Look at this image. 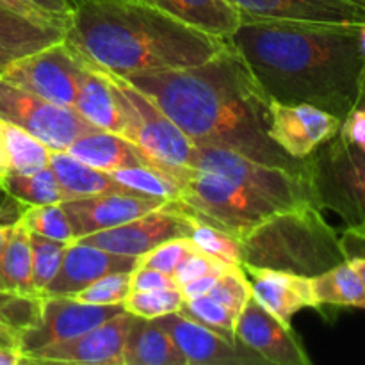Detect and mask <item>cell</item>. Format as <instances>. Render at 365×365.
Listing matches in <instances>:
<instances>
[{
  "label": "cell",
  "instance_id": "1",
  "mask_svg": "<svg viewBox=\"0 0 365 365\" xmlns=\"http://www.w3.org/2000/svg\"><path fill=\"white\" fill-rule=\"evenodd\" d=\"M195 145L234 150L255 163L307 173V159L287 155L269 135V98L228 43L198 66L127 77Z\"/></svg>",
  "mask_w": 365,
  "mask_h": 365
},
{
  "label": "cell",
  "instance_id": "2",
  "mask_svg": "<svg viewBox=\"0 0 365 365\" xmlns=\"http://www.w3.org/2000/svg\"><path fill=\"white\" fill-rule=\"evenodd\" d=\"M269 102L310 103L344 120L360 102V25L241 20L228 38Z\"/></svg>",
  "mask_w": 365,
  "mask_h": 365
},
{
  "label": "cell",
  "instance_id": "3",
  "mask_svg": "<svg viewBox=\"0 0 365 365\" xmlns=\"http://www.w3.org/2000/svg\"><path fill=\"white\" fill-rule=\"evenodd\" d=\"M64 41L88 64L125 78L198 66L228 46L146 0H78Z\"/></svg>",
  "mask_w": 365,
  "mask_h": 365
},
{
  "label": "cell",
  "instance_id": "4",
  "mask_svg": "<svg viewBox=\"0 0 365 365\" xmlns=\"http://www.w3.org/2000/svg\"><path fill=\"white\" fill-rule=\"evenodd\" d=\"M242 266L316 277L344 262L337 230L319 207L303 203L273 214L241 237Z\"/></svg>",
  "mask_w": 365,
  "mask_h": 365
},
{
  "label": "cell",
  "instance_id": "5",
  "mask_svg": "<svg viewBox=\"0 0 365 365\" xmlns=\"http://www.w3.org/2000/svg\"><path fill=\"white\" fill-rule=\"evenodd\" d=\"M182 210L241 239L273 214L294 209L227 175L191 166H177Z\"/></svg>",
  "mask_w": 365,
  "mask_h": 365
},
{
  "label": "cell",
  "instance_id": "6",
  "mask_svg": "<svg viewBox=\"0 0 365 365\" xmlns=\"http://www.w3.org/2000/svg\"><path fill=\"white\" fill-rule=\"evenodd\" d=\"M314 205L328 209L346 228H365V150L335 135L307 157Z\"/></svg>",
  "mask_w": 365,
  "mask_h": 365
},
{
  "label": "cell",
  "instance_id": "7",
  "mask_svg": "<svg viewBox=\"0 0 365 365\" xmlns=\"http://www.w3.org/2000/svg\"><path fill=\"white\" fill-rule=\"evenodd\" d=\"M100 71L120 109L123 121L121 135L163 163L191 166L195 159V143L170 120V116L128 78Z\"/></svg>",
  "mask_w": 365,
  "mask_h": 365
},
{
  "label": "cell",
  "instance_id": "8",
  "mask_svg": "<svg viewBox=\"0 0 365 365\" xmlns=\"http://www.w3.org/2000/svg\"><path fill=\"white\" fill-rule=\"evenodd\" d=\"M0 120L24 128L50 150H66L77 138L93 130L91 123L71 107L59 106L0 77Z\"/></svg>",
  "mask_w": 365,
  "mask_h": 365
},
{
  "label": "cell",
  "instance_id": "9",
  "mask_svg": "<svg viewBox=\"0 0 365 365\" xmlns=\"http://www.w3.org/2000/svg\"><path fill=\"white\" fill-rule=\"evenodd\" d=\"M86 68L88 63L63 39L13 61L0 77L50 102L73 107Z\"/></svg>",
  "mask_w": 365,
  "mask_h": 365
},
{
  "label": "cell",
  "instance_id": "10",
  "mask_svg": "<svg viewBox=\"0 0 365 365\" xmlns=\"http://www.w3.org/2000/svg\"><path fill=\"white\" fill-rule=\"evenodd\" d=\"M189 232H191V216L182 210L178 200H168L159 209L138 220L84 235L75 239L73 242L95 246L118 255L141 257L160 242L175 237H189Z\"/></svg>",
  "mask_w": 365,
  "mask_h": 365
},
{
  "label": "cell",
  "instance_id": "11",
  "mask_svg": "<svg viewBox=\"0 0 365 365\" xmlns=\"http://www.w3.org/2000/svg\"><path fill=\"white\" fill-rule=\"evenodd\" d=\"M123 310V305H91L70 296H45L41 319L32 330L18 337V348L24 356L32 355L39 349L78 337Z\"/></svg>",
  "mask_w": 365,
  "mask_h": 365
},
{
  "label": "cell",
  "instance_id": "12",
  "mask_svg": "<svg viewBox=\"0 0 365 365\" xmlns=\"http://www.w3.org/2000/svg\"><path fill=\"white\" fill-rule=\"evenodd\" d=\"M341 118L310 103L269 102V135L287 155L305 160L341 130Z\"/></svg>",
  "mask_w": 365,
  "mask_h": 365
},
{
  "label": "cell",
  "instance_id": "13",
  "mask_svg": "<svg viewBox=\"0 0 365 365\" xmlns=\"http://www.w3.org/2000/svg\"><path fill=\"white\" fill-rule=\"evenodd\" d=\"M134 314H116L100 327L24 356V364H78L123 365V344Z\"/></svg>",
  "mask_w": 365,
  "mask_h": 365
},
{
  "label": "cell",
  "instance_id": "14",
  "mask_svg": "<svg viewBox=\"0 0 365 365\" xmlns=\"http://www.w3.org/2000/svg\"><path fill=\"white\" fill-rule=\"evenodd\" d=\"M155 323L171 335L187 365H266L267 362L242 342L228 341L212 328L182 312L157 317Z\"/></svg>",
  "mask_w": 365,
  "mask_h": 365
},
{
  "label": "cell",
  "instance_id": "15",
  "mask_svg": "<svg viewBox=\"0 0 365 365\" xmlns=\"http://www.w3.org/2000/svg\"><path fill=\"white\" fill-rule=\"evenodd\" d=\"M235 339L259 353L267 364L274 365H310L302 341L292 327H285L271 312H267L255 298L246 302L237 319Z\"/></svg>",
  "mask_w": 365,
  "mask_h": 365
},
{
  "label": "cell",
  "instance_id": "16",
  "mask_svg": "<svg viewBox=\"0 0 365 365\" xmlns=\"http://www.w3.org/2000/svg\"><path fill=\"white\" fill-rule=\"evenodd\" d=\"M168 200L143 195H96L61 203L70 221L73 241L95 232L120 227L159 209Z\"/></svg>",
  "mask_w": 365,
  "mask_h": 365
},
{
  "label": "cell",
  "instance_id": "17",
  "mask_svg": "<svg viewBox=\"0 0 365 365\" xmlns=\"http://www.w3.org/2000/svg\"><path fill=\"white\" fill-rule=\"evenodd\" d=\"M241 20L365 24V0H228Z\"/></svg>",
  "mask_w": 365,
  "mask_h": 365
},
{
  "label": "cell",
  "instance_id": "18",
  "mask_svg": "<svg viewBox=\"0 0 365 365\" xmlns=\"http://www.w3.org/2000/svg\"><path fill=\"white\" fill-rule=\"evenodd\" d=\"M139 257L118 255L95 246L71 242L66 246L59 271L50 280L43 296H73L98 278L120 271H132Z\"/></svg>",
  "mask_w": 365,
  "mask_h": 365
},
{
  "label": "cell",
  "instance_id": "19",
  "mask_svg": "<svg viewBox=\"0 0 365 365\" xmlns=\"http://www.w3.org/2000/svg\"><path fill=\"white\" fill-rule=\"evenodd\" d=\"M242 269L252 285L253 298L285 327H291L292 316L299 310L319 309L314 296L312 277L252 266H242Z\"/></svg>",
  "mask_w": 365,
  "mask_h": 365
},
{
  "label": "cell",
  "instance_id": "20",
  "mask_svg": "<svg viewBox=\"0 0 365 365\" xmlns=\"http://www.w3.org/2000/svg\"><path fill=\"white\" fill-rule=\"evenodd\" d=\"M64 152L96 170L107 171V173L138 166H150L166 173L168 163H163L150 153L143 152L138 145L128 141L123 135L100 130V128H93V130L82 134Z\"/></svg>",
  "mask_w": 365,
  "mask_h": 365
},
{
  "label": "cell",
  "instance_id": "21",
  "mask_svg": "<svg viewBox=\"0 0 365 365\" xmlns=\"http://www.w3.org/2000/svg\"><path fill=\"white\" fill-rule=\"evenodd\" d=\"M66 27L24 16L0 4V73L20 57L64 39Z\"/></svg>",
  "mask_w": 365,
  "mask_h": 365
},
{
  "label": "cell",
  "instance_id": "22",
  "mask_svg": "<svg viewBox=\"0 0 365 365\" xmlns=\"http://www.w3.org/2000/svg\"><path fill=\"white\" fill-rule=\"evenodd\" d=\"M48 166L52 168L59 180L64 200L86 198V196L96 195H141V192L114 180L107 171L89 166V164L75 159L64 150H50Z\"/></svg>",
  "mask_w": 365,
  "mask_h": 365
},
{
  "label": "cell",
  "instance_id": "23",
  "mask_svg": "<svg viewBox=\"0 0 365 365\" xmlns=\"http://www.w3.org/2000/svg\"><path fill=\"white\" fill-rule=\"evenodd\" d=\"M192 29L227 39L241 24V13L228 0H146Z\"/></svg>",
  "mask_w": 365,
  "mask_h": 365
},
{
  "label": "cell",
  "instance_id": "24",
  "mask_svg": "<svg viewBox=\"0 0 365 365\" xmlns=\"http://www.w3.org/2000/svg\"><path fill=\"white\" fill-rule=\"evenodd\" d=\"M123 365H187V360L155 319L134 316L123 344Z\"/></svg>",
  "mask_w": 365,
  "mask_h": 365
},
{
  "label": "cell",
  "instance_id": "25",
  "mask_svg": "<svg viewBox=\"0 0 365 365\" xmlns=\"http://www.w3.org/2000/svg\"><path fill=\"white\" fill-rule=\"evenodd\" d=\"M71 109L100 130L123 134V121H121L118 103L106 77L96 66L88 64L86 68L78 82L77 98Z\"/></svg>",
  "mask_w": 365,
  "mask_h": 365
},
{
  "label": "cell",
  "instance_id": "26",
  "mask_svg": "<svg viewBox=\"0 0 365 365\" xmlns=\"http://www.w3.org/2000/svg\"><path fill=\"white\" fill-rule=\"evenodd\" d=\"M50 148L24 128L0 120V177L36 173L48 166Z\"/></svg>",
  "mask_w": 365,
  "mask_h": 365
},
{
  "label": "cell",
  "instance_id": "27",
  "mask_svg": "<svg viewBox=\"0 0 365 365\" xmlns=\"http://www.w3.org/2000/svg\"><path fill=\"white\" fill-rule=\"evenodd\" d=\"M312 289L319 307L331 305L360 309L365 299L362 280L348 260L312 277Z\"/></svg>",
  "mask_w": 365,
  "mask_h": 365
},
{
  "label": "cell",
  "instance_id": "28",
  "mask_svg": "<svg viewBox=\"0 0 365 365\" xmlns=\"http://www.w3.org/2000/svg\"><path fill=\"white\" fill-rule=\"evenodd\" d=\"M0 282L4 289L21 292L32 291V250L31 234L20 223L13 225L0 257Z\"/></svg>",
  "mask_w": 365,
  "mask_h": 365
},
{
  "label": "cell",
  "instance_id": "29",
  "mask_svg": "<svg viewBox=\"0 0 365 365\" xmlns=\"http://www.w3.org/2000/svg\"><path fill=\"white\" fill-rule=\"evenodd\" d=\"M0 185L7 196L20 202L24 207L64 202V192L50 166L43 168L36 173L0 177Z\"/></svg>",
  "mask_w": 365,
  "mask_h": 365
},
{
  "label": "cell",
  "instance_id": "30",
  "mask_svg": "<svg viewBox=\"0 0 365 365\" xmlns=\"http://www.w3.org/2000/svg\"><path fill=\"white\" fill-rule=\"evenodd\" d=\"M43 302L45 296L38 292L0 289V324L20 337L39 323Z\"/></svg>",
  "mask_w": 365,
  "mask_h": 365
},
{
  "label": "cell",
  "instance_id": "31",
  "mask_svg": "<svg viewBox=\"0 0 365 365\" xmlns=\"http://www.w3.org/2000/svg\"><path fill=\"white\" fill-rule=\"evenodd\" d=\"M110 177L120 184L134 189L145 196H155L164 200H178L182 185L170 175L150 166L123 168V170L109 171Z\"/></svg>",
  "mask_w": 365,
  "mask_h": 365
},
{
  "label": "cell",
  "instance_id": "32",
  "mask_svg": "<svg viewBox=\"0 0 365 365\" xmlns=\"http://www.w3.org/2000/svg\"><path fill=\"white\" fill-rule=\"evenodd\" d=\"M189 216H191V214H189ZM189 239H191L200 250L217 257V259H221L223 262L242 267L241 239L235 237L230 232H225L221 230V228L212 227V225L205 223V221H200L196 220L195 216H191V232H189Z\"/></svg>",
  "mask_w": 365,
  "mask_h": 365
},
{
  "label": "cell",
  "instance_id": "33",
  "mask_svg": "<svg viewBox=\"0 0 365 365\" xmlns=\"http://www.w3.org/2000/svg\"><path fill=\"white\" fill-rule=\"evenodd\" d=\"M20 223L31 234L43 235L46 239L66 242V245L73 242V232H71L70 221H68L61 203L24 207Z\"/></svg>",
  "mask_w": 365,
  "mask_h": 365
},
{
  "label": "cell",
  "instance_id": "34",
  "mask_svg": "<svg viewBox=\"0 0 365 365\" xmlns=\"http://www.w3.org/2000/svg\"><path fill=\"white\" fill-rule=\"evenodd\" d=\"M180 312L191 317V319L198 321V323L205 324V327L212 328L217 334L227 337L228 341H237L235 339V328H237L239 316L232 312L228 307H225L223 303L209 298L207 294L200 296V298L184 299Z\"/></svg>",
  "mask_w": 365,
  "mask_h": 365
},
{
  "label": "cell",
  "instance_id": "35",
  "mask_svg": "<svg viewBox=\"0 0 365 365\" xmlns=\"http://www.w3.org/2000/svg\"><path fill=\"white\" fill-rule=\"evenodd\" d=\"M31 234V232H29ZM66 242L52 241L43 235L31 234L32 250V291L41 294L59 271Z\"/></svg>",
  "mask_w": 365,
  "mask_h": 365
},
{
  "label": "cell",
  "instance_id": "36",
  "mask_svg": "<svg viewBox=\"0 0 365 365\" xmlns=\"http://www.w3.org/2000/svg\"><path fill=\"white\" fill-rule=\"evenodd\" d=\"M184 296L180 289H155V291L130 292L125 298L123 307L127 312L145 319H157L171 312H180Z\"/></svg>",
  "mask_w": 365,
  "mask_h": 365
},
{
  "label": "cell",
  "instance_id": "37",
  "mask_svg": "<svg viewBox=\"0 0 365 365\" xmlns=\"http://www.w3.org/2000/svg\"><path fill=\"white\" fill-rule=\"evenodd\" d=\"M130 292V271H120L98 278L70 298L91 305H123Z\"/></svg>",
  "mask_w": 365,
  "mask_h": 365
},
{
  "label": "cell",
  "instance_id": "38",
  "mask_svg": "<svg viewBox=\"0 0 365 365\" xmlns=\"http://www.w3.org/2000/svg\"><path fill=\"white\" fill-rule=\"evenodd\" d=\"M207 296L223 303L232 312L241 316V310L245 309L246 302L252 298V285H250L245 269L235 267V269L221 274L216 284L212 285V289L207 292Z\"/></svg>",
  "mask_w": 365,
  "mask_h": 365
},
{
  "label": "cell",
  "instance_id": "39",
  "mask_svg": "<svg viewBox=\"0 0 365 365\" xmlns=\"http://www.w3.org/2000/svg\"><path fill=\"white\" fill-rule=\"evenodd\" d=\"M200 250L189 237H175L170 241L160 242L153 250L146 252L138 259L139 266H148L153 269L164 271L168 274H173L178 264L185 259L191 252Z\"/></svg>",
  "mask_w": 365,
  "mask_h": 365
},
{
  "label": "cell",
  "instance_id": "40",
  "mask_svg": "<svg viewBox=\"0 0 365 365\" xmlns=\"http://www.w3.org/2000/svg\"><path fill=\"white\" fill-rule=\"evenodd\" d=\"M235 267L241 266H232V264L223 262L221 259L203 252V250H195V252L189 253V255L178 264V267L173 273V278L175 282H177L178 287H180V285L187 284V282L195 280V278L203 277V274H223L227 273V271L235 269Z\"/></svg>",
  "mask_w": 365,
  "mask_h": 365
},
{
  "label": "cell",
  "instance_id": "41",
  "mask_svg": "<svg viewBox=\"0 0 365 365\" xmlns=\"http://www.w3.org/2000/svg\"><path fill=\"white\" fill-rule=\"evenodd\" d=\"M178 287L173 274L153 269L148 266H135L130 271V291H155V289H175Z\"/></svg>",
  "mask_w": 365,
  "mask_h": 365
},
{
  "label": "cell",
  "instance_id": "42",
  "mask_svg": "<svg viewBox=\"0 0 365 365\" xmlns=\"http://www.w3.org/2000/svg\"><path fill=\"white\" fill-rule=\"evenodd\" d=\"M341 242L346 260L355 267L365 287V228H346Z\"/></svg>",
  "mask_w": 365,
  "mask_h": 365
},
{
  "label": "cell",
  "instance_id": "43",
  "mask_svg": "<svg viewBox=\"0 0 365 365\" xmlns=\"http://www.w3.org/2000/svg\"><path fill=\"white\" fill-rule=\"evenodd\" d=\"M344 141L365 150V106H356L348 116L342 120L341 130H339Z\"/></svg>",
  "mask_w": 365,
  "mask_h": 365
},
{
  "label": "cell",
  "instance_id": "44",
  "mask_svg": "<svg viewBox=\"0 0 365 365\" xmlns=\"http://www.w3.org/2000/svg\"><path fill=\"white\" fill-rule=\"evenodd\" d=\"M21 210H24V205L20 202H16L14 198L7 196L4 205L0 207V257H2L4 246H6L7 235H9L13 225L20 220ZM0 289L2 287V282H0Z\"/></svg>",
  "mask_w": 365,
  "mask_h": 365
},
{
  "label": "cell",
  "instance_id": "45",
  "mask_svg": "<svg viewBox=\"0 0 365 365\" xmlns=\"http://www.w3.org/2000/svg\"><path fill=\"white\" fill-rule=\"evenodd\" d=\"M0 4L7 6L9 9L16 11V13L24 14V16H29V18H34V20H39V21H48V24H57V25H63V27H66V21L61 20V18L52 16V14L45 13V11L39 9L38 6H34L31 0H0Z\"/></svg>",
  "mask_w": 365,
  "mask_h": 365
},
{
  "label": "cell",
  "instance_id": "46",
  "mask_svg": "<svg viewBox=\"0 0 365 365\" xmlns=\"http://www.w3.org/2000/svg\"><path fill=\"white\" fill-rule=\"evenodd\" d=\"M221 274L217 273H210V274H203V277L195 278V280L187 282V284L180 285V292L184 296V299H192V298H200V296H205L207 292L212 289V285L216 284L217 278Z\"/></svg>",
  "mask_w": 365,
  "mask_h": 365
},
{
  "label": "cell",
  "instance_id": "47",
  "mask_svg": "<svg viewBox=\"0 0 365 365\" xmlns=\"http://www.w3.org/2000/svg\"><path fill=\"white\" fill-rule=\"evenodd\" d=\"M34 6H38L39 9H43L45 13L52 14V16L61 18V20L68 21V16L71 13V7L73 4L70 0H31Z\"/></svg>",
  "mask_w": 365,
  "mask_h": 365
},
{
  "label": "cell",
  "instance_id": "48",
  "mask_svg": "<svg viewBox=\"0 0 365 365\" xmlns=\"http://www.w3.org/2000/svg\"><path fill=\"white\" fill-rule=\"evenodd\" d=\"M24 364V355L20 349L0 344V365H20Z\"/></svg>",
  "mask_w": 365,
  "mask_h": 365
},
{
  "label": "cell",
  "instance_id": "49",
  "mask_svg": "<svg viewBox=\"0 0 365 365\" xmlns=\"http://www.w3.org/2000/svg\"><path fill=\"white\" fill-rule=\"evenodd\" d=\"M0 344L9 346V348L20 349V348H18V337H16V335H14L13 331L7 330L6 327H2V324H0Z\"/></svg>",
  "mask_w": 365,
  "mask_h": 365
},
{
  "label": "cell",
  "instance_id": "50",
  "mask_svg": "<svg viewBox=\"0 0 365 365\" xmlns=\"http://www.w3.org/2000/svg\"><path fill=\"white\" fill-rule=\"evenodd\" d=\"M360 46H362V52L365 57V24L360 25Z\"/></svg>",
  "mask_w": 365,
  "mask_h": 365
},
{
  "label": "cell",
  "instance_id": "51",
  "mask_svg": "<svg viewBox=\"0 0 365 365\" xmlns=\"http://www.w3.org/2000/svg\"><path fill=\"white\" fill-rule=\"evenodd\" d=\"M6 198H7L6 191H4V189H2V185H0V207L4 205V202H6Z\"/></svg>",
  "mask_w": 365,
  "mask_h": 365
},
{
  "label": "cell",
  "instance_id": "52",
  "mask_svg": "<svg viewBox=\"0 0 365 365\" xmlns=\"http://www.w3.org/2000/svg\"><path fill=\"white\" fill-rule=\"evenodd\" d=\"M359 106H365V81H364V88H362V95H360Z\"/></svg>",
  "mask_w": 365,
  "mask_h": 365
},
{
  "label": "cell",
  "instance_id": "53",
  "mask_svg": "<svg viewBox=\"0 0 365 365\" xmlns=\"http://www.w3.org/2000/svg\"><path fill=\"white\" fill-rule=\"evenodd\" d=\"M360 309H364V310H365V299H364V303H362V305H360Z\"/></svg>",
  "mask_w": 365,
  "mask_h": 365
}]
</instances>
